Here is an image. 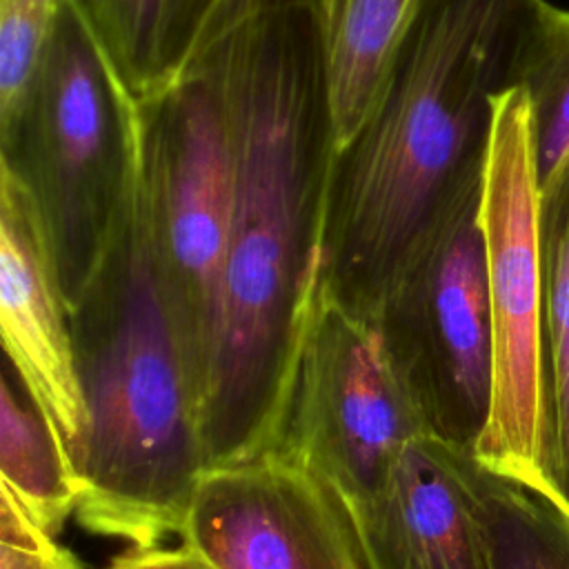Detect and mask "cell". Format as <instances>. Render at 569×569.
<instances>
[{"label":"cell","instance_id":"ffe728a7","mask_svg":"<svg viewBox=\"0 0 569 569\" xmlns=\"http://www.w3.org/2000/svg\"><path fill=\"white\" fill-rule=\"evenodd\" d=\"M0 569H84V565L0 487Z\"/></svg>","mask_w":569,"mask_h":569},{"label":"cell","instance_id":"9c48e42d","mask_svg":"<svg viewBox=\"0 0 569 569\" xmlns=\"http://www.w3.org/2000/svg\"><path fill=\"white\" fill-rule=\"evenodd\" d=\"M180 538L216 569H369L329 489L280 451L204 469Z\"/></svg>","mask_w":569,"mask_h":569},{"label":"cell","instance_id":"277c9868","mask_svg":"<svg viewBox=\"0 0 569 569\" xmlns=\"http://www.w3.org/2000/svg\"><path fill=\"white\" fill-rule=\"evenodd\" d=\"M140 104L71 0L16 107L0 171L22 191L71 309L109 253L140 167Z\"/></svg>","mask_w":569,"mask_h":569},{"label":"cell","instance_id":"8992f818","mask_svg":"<svg viewBox=\"0 0 569 569\" xmlns=\"http://www.w3.org/2000/svg\"><path fill=\"white\" fill-rule=\"evenodd\" d=\"M425 433L376 320L316 284L280 451L320 480L347 516L369 560L385 538L396 467Z\"/></svg>","mask_w":569,"mask_h":569},{"label":"cell","instance_id":"44dd1931","mask_svg":"<svg viewBox=\"0 0 569 569\" xmlns=\"http://www.w3.org/2000/svg\"><path fill=\"white\" fill-rule=\"evenodd\" d=\"M107 569H216L202 553L182 542L180 547H129Z\"/></svg>","mask_w":569,"mask_h":569},{"label":"cell","instance_id":"ac0fdd59","mask_svg":"<svg viewBox=\"0 0 569 569\" xmlns=\"http://www.w3.org/2000/svg\"><path fill=\"white\" fill-rule=\"evenodd\" d=\"M113 69L140 102L158 91V49L167 0H71Z\"/></svg>","mask_w":569,"mask_h":569},{"label":"cell","instance_id":"7a4b0ae2","mask_svg":"<svg viewBox=\"0 0 569 569\" xmlns=\"http://www.w3.org/2000/svg\"><path fill=\"white\" fill-rule=\"evenodd\" d=\"M542 0H422L380 93L333 151L318 284L376 320L449 213L482 187L493 102L520 84Z\"/></svg>","mask_w":569,"mask_h":569},{"label":"cell","instance_id":"6da1fadb","mask_svg":"<svg viewBox=\"0 0 569 569\" xmlns=\"http://www.w3.org/2000/svg\"><path fill=\"white\" fill-rule=\"evenodd\" d=\"M211 51L229 118L231 220L222 325L200 385L204 469L280 442L336 151L313 9L260 16Z\"/></svg>","mask_w":569,"mask_h":569},{"label":"cell","instance_id":"3957f363","mask_svg":"<svg viewBox=\"0 0 569 569\" xmlns=\"http://www.w3.org/2000/svg\"><path fill=\"white\" fill-rule=\"evenodd\" d=\"M69 316L87 409L76 520L129 547L162 545L182 529L204 449L191 358L153 262L140 167L116 240Z\"/></svg>","mask_w":569,"mask_h":569},{"label":"cell","instance_id":"9a60e30c","mask_svg":"<svg viewBox=\"0 0 569 569\" xmlns=\"http://www.w3.org/2000/svg\"><path fill=\"white\" fill-rule=\"evenodd\" d=\"M538 229L556 453L562 489L569 500V158L540 189Z\"/></svg>","mask_w":569,"mask_h":569},{"label":"cell","instance_id":"7c38bea8","mask_svg":"<svg viewBox=\"0 0 569 569\" xmlns=\"http://www.w3.org/2000/svg\"><path fill=\"white\" fill-rule=\"evenodd\" d=\"M420 2L316 0L336 149L351 140L373 107Z\"/></svg>","mask_w":569,"mask_h":569},{"label":"cell","instance_id":"5bb4252c","mask_svg":"<svg viewBox=\"0 0 569 569\" xmlns=\"http://www.w3.org/2000/svg\"><path fill=\"white\" fill-rule=\"evenodd\" d=\"M487 569H569V516L531 489L451 449Z\"/></svg>","mask_w":569,"mask_h":569},{"label":"cell","instance_id":"52a82bcc","mask_svg":"<svg viewBox=\"0 0 569 569\" xmlns=\"http://www.w3.org/2000/svg\"><path fill=\"white\" fill-rule=\"evenodd\" d=\"M138 104L149 242L200 400L222 325L231 220L229 118L216 53Z\"/></svg>","mask_w":569,"mask_h":569},{"label":"cell","instance_id":"7402d4cb","mask_svg":"<svg viewBox=\"0 0 569 569\" xmlns=\"http://www.w3.org/2000/svg\"><path fill=\"white\" fill-rule=\"evenodd\" d=\"M400 569H420L418 565H413V562H405Z\"/></svg>","mask_w":569,"mask_h":569},{"label":"cell","instance_id":"4fadbf2b","mask_svg":"<svg viewBox=\"0 0 569 569\" xmlns=\"http://www.w3.org/2000/svg\"><path fill=\"white\" fill-rule=\"evenodd\" d=\"M0 487L56 536L80 500V473L64 438L9 365L0 380Z\"/></svg>","mask_w":569,"mask_h":569},{"label":"cell","instance_id":"5b68a950","mask_svg":"<svg viewBox=\"0 0 569 569\" xmlns=\"http://www.w3.org/2000/svg\"><path fill=\"white\" fill-rule=\"evenodd\" d=\"M538 209L531 102L525 89L513 87L493 102L482 178L480 222L487 253L493 385L489 420L473 458L569 516L556 453Z\"/></svg>","mask_w":569,"mask_h":569},{"label":"cell","instance_id":"8fae6325","mask_svg":"<svg viewBox=\"0 0 569 569\" xmlns=\"http://www.w3.org/2000/svg\"><path fill=\"white\" fill-rule=\"evenodd\" d=\"M487 569L482 540L451 447L420 433L405 449L385 520V538L369 569Z\"/></svg>","mask_w":569,"mask_h":569},{"label":"cell","instance_id":"ba28073f","mask_svg":"<svg viewBox=\"0 0 569 569\" xmlns=\"http://www.w3.org/2000/svg\"><path fill=\"white\" fill-rule=\"evenodd\" d=\"M482 187L438 227L376 322L425 431L473 453L491 409L493 353Z\"/></svg>","mask_w":569,"mask_h":569},{"label":"cell","instance_id":"2e32d148","mask_svg":"<svg viewBox=\"0 0 569 569\" xmlns=\"http://www.w3.org/2000/svg\"><path fill=\"white\" fill-rule=\"evenodd\" d=\"M520 89L531 102L540 189L569 158V9L542 0L527 40Z\"/></svg>","mask_w":569,"mask_h":569},{"label":"cell","instance_id":"e0dca14e","mask_svg":"<svg viewBox=\"0 0 569 569\" xmlns=\"http://www.w3.org/2000/svg\"><path fill=\"white\" fill-rule=\"evenodd\" d=\"M302 7L313 9L316 0H167L158 49V91L178 80L242 24L267 13Z\"/></svg>","mask_w":569,"mask_h":569},{"label":"cell","instance_id":"d6986e66","mask_svg":"<svg viewBox=\"0 0 569 569\" xmlns=\"http://www.w3.org/2000/svg\"><path fill=\"white\" fill-rule=\"evenodd\" d=\"M64 0H0V118L22 96Z\"/></svg>","mask_w":569,"mask_h":569},{"label":"cell","instance_id":"30bf717a","mask_svg":"<svg viewBox=\"0 0 569 569\" xmlns=\"http://www.w3.org/2000/svg\"><path fill=\"white\" fill-rule=\"evenodd\" d=\"M0 333L7 365L64 438L73 462L87 433L71 316L36 218L0 171Z\"/></svg>","mask_w":569,"mask_h":569}]
</instances>
